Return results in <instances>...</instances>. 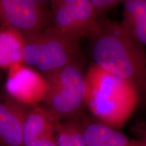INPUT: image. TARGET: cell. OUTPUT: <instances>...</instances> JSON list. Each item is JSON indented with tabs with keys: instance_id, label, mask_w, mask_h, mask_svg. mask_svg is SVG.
<instances>
[{
	"instance_id": "4fadbf2b",
	"label": "cell",
	"mask_w": 146,
	"mask_h": 146,
	"mask_svg": "<svg viewBox=\"0 0 146 146\" xmlns=\"http://www.w3.org/2000/svg\"><path fill=\"white\" fill-rule=\"evenodd\" d=\"M57 146H86L81 118L59 120L56 127Z\"/></svg>"
},
{
	"instance_id": "7a4b0ae2",
	"label": "cell",
	"mask_w": 146,
	"mask_h": 146,
	"mask_svg": "<svg viewBox=\"0 0 146 146\" xmlns=\"http://www.w3.org/2000/svg\"><path fill=\"white\" fill-rule=\"evenodd\" d=\"M85 81V106L95 119L116 130L123 128L139 101L138 89L95 64L88 68Z\"/></svg>"
},
{
	"instance_id": "8fae6325",
	"label": "cell",
	"mask_w": 146,
	"mask_h": 146,
	"mask_svg": "<svg viewBox=\"0 0 146 146\" xmlns=\"http://www.w3.org/2000/svg\"><path fill=\"white\" fill-rule=\"evenodd\" d=\"M121 28L141 48L146 44V1H124Z\"/></svg>"
},
{
	"instance_id": "5b68a950",
	"label": "cell",
	"mask_w": 146,
	"mask_h": 146,
	"mask_svg": "<svg viewBox=\"0 0 146 146\" xmlns=\"http://www.w3.org/2000/svg\"><path fill=\"white\" fill-rule=\"evenodd\" d=\"M0 26L26 36L52 26L49 3L43 0H0Z\"/></svg>"
},
{
	"instance_id": "277c9868",
	"label": "cell",
	"mask_w": 146,
	"mask_h": 146,
	"mask_svg": "<svg viewBox=\"0 0 146 146\" xmlns=\"http://www.w3.org/2000/svg\"><path fill=\"white\" fill-rule=\"evenodd\" d=\"M43 77L48 89L43 106L55 118L61 121L84 116L86 81L78 62L66 65Z\"/></svg>"
},
{
	"instance_id": "8992f818",
	"label": "cell",
	"mask_w": 146,
	"mask_h": 146,
	"mask_svg": "<svg viewBox=\"0 0 146 146\" xmlns=\"http://www.w3.org/2000/svg\"><path fill=\"white\" fill-rule=\"evenodd\" d=\"M52 26L60 31L91 39L98 30V20L89 0H53L49 1Z\"/></svg>"
},
{
	"instance_id": "30bf717a",
	"label": "cell",
	"mask_w": 146,
	"mask_h": 146,
	"mask_svg": "<svg viewBox=\"0 0 146 146\" xmlns=\"http://www.w3.org/2000/svg\"><path fill=\"white\" fill-rule=\"evenodd\" d=\"M81 120L86 146H145L143 141L129 137L95 118L83 116Z\"/></svg>"
},
{
	"instance_id": "ba28073f",
	"label": "cell",
	"mask_w": 146,
	"mask_h": 146,
	"mask_svg": "<svg viewBox=\"0 0 146 146\" xmlns=\"http://www.w3.org/2000/svg\"><path fill=\"white\" fill-rule=\"evenodd\" d=\"M58 121L43 105L31 107L24 123L23 146H57Z\"/></svg>"
},
{
	"instance_id": "52a82bcc",
	"label": "cell",
	"mask_w": 146,
	"mask_h": 146,
	"mask_svg": "<svg viewBox=\"0 0 146 146\" xmlns=\"http://www.w3.org/2000/svg\"><path fill=\"white\" fill-rule=\"evenodd\" d=\"M8 70L5 89L8 96L29 107L43 102L48 85L41 74L24 64L12 66Z\"/></svg>"
},
{
	"instance_id": "5bb4252c",
	"label": "cell",
	"mask_w": 146,
	"mask_h": 146,
	"mask_svg": "<svg viewBox=\"0 0 146 146\" xmlns=\"http://www.w3.org/2000/svg\"><path fill=\"white\" fill-rule=\"evenodd\" d=\"M97 20L102 18L124 1L121 0H89Z\"/></svg>"
},
{
	"instance_id": "6da1fadb",
	"label": "cell",
	"mask_w": 146,
	"mask_h": 146,
	"mask_svg": "<svg viewBox=\"0 0 146 146\" xmlns=\"http://www.w3.org/2000/svg\"><path fill=\"white\" fill-rule=\"evenodd\" d=\"M98 21V31L90 39L94 64L129 81L140 92L145 84L144 49L124 31L117 22L106 18Z\"/></svg>"
},
{
	"instance_id": "9c48e42d",
	"label": "cell",
	"mask_w": 146,
	"mask_h": 146,
	"mask_svg": "<svg viewBox=\"0 0 146 146\" xmlns=\"http://www.w3.org/2000/svg\"><path fill=\"white\" fill-rule=\"evenodd\" d=\"M31 107L0 95V146H23L25 120Z\"/></svg>"
},
{
	"instance_id": "7c38bea8",
	"label": "cell",
	"mask_w": 146,
	"mask_h": 146,
	"mask_svg": "<svg viewBox=\"0 0 146 146\" xmlns=\"http://www.w3.org/2000/svg\"><path fill=\"white\" fill-rule=\"evenodd\" d=\"M25 37L21 33L9 27L0 26V68L9 69L23 64Z\"/></svg>"
},
{
	"instance_id": "3957f363",
	"label": "cell",
	"mask_w": 146,
	"mask_h": 146,
	"mask_svg": "<svg viewBox=\"0 0 146 146\" xmlns=\"http://www.w3.org/2000/svg\"><path fill=\"white\" fill-rule=\"evenodd\" d=\"M24 37L23 64L36 68L43 76L78 62L81 52L78 36L51 26Z\"/></svg>"
}]
</instances>
